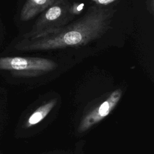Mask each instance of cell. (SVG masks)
I'll list each match as a JSON object with an SVG mask.
<instances>
[{"mask_svg": "<svg viewBox=\"0 0 154 154\" xmlns=\"http://www.w3.org/2000/svg\"><path fill=\"white\" fill-rule=\"evenodd\" d=\"M115 12L112 7L91 5L82 17L58 31L38 38H23L15 48L21 51H46L85 45L110 29Z\"/></svg>", "mask_w": 154, "mask_h": 154, "instance_id": "6da1fadb", "label": "cell"}, {"mask_svg": "<svg viewBox=\"0 0 154 154\" xmlns=\"http://www.w3.org/2000/svg\"><path fill=\"white\" fill-rule=\"evenodd\" d=\"M70 6L69 0H57L40 14L31 29L23 38L31 39L49 35L71 23L75 16L70 12Z\"/></svg>", "mask_w": 154, "mask_h": 154, "instance_id": "7a4b0ae2", "label": "cell"}, {"mask_svg": "<svg viewBox=\"0 0 154 154\" xmlns=\"http://www.w3.org/2000/svg\"><path fill=\"white\" fill-rule=\"evenodd\" d=\"M57 63L52 60L40 57H1L0 70H10L22 75L35 76L55 69Z\"/></svg>", "mask_w": 154, "mask_h": 154, "instance_id": "3957f363", "label": "cell"}, {"mask_svg": "<svg viewBox=\"0 0 154 154\" xmlns=\"http://www.w3.org/2000/svg\"><path fill=\"white\" fill-rule=\"evenodd\" d=\"M122 91L120 89L114 91L98 108L93 111L85 118L81 125V129L84 130L106 116L117 103L122 96Z\"/></svg>", "mask_w": 154, "mask_h": 154, "instance_id": "277c9868", "label": "cell"}, {"mask_svg": "<svg viewBox=\"0 0 154 154\" xmlns=\"http://www.w3.org/2000/svg\"><path fill=\"white\" fill-rule=\"evenodd\" d=\"M57 0H26L22 7L20 14V19L26 22L40 14L46 9L51 6Z\"/></svg>", "mask_w": 154, "mask_h": 154, "instance_id": "5b68a950", "label": "cell"}, {"mask_svg": "<svg viewBox=\"0 0 154 154\" xmlns=\"http://www.w3.org/2000/svg\"><path fill=\"white\" fill-rule=\"evenodd\" d=\"M55 103L56 101L52 100L38 108L28 119L26 126H30L40 122L54 107Z\"/></svg>", "mask_w": 154, "mask_h": 154, "instance_id": "8992f818", "label": "cell"}, {"mask_svg": "<svg viewBox=\"0 0 154 154\" xmlns=\"http://www.w3.org/2000/svg\"><path fill=\"white\" fill-rule=\"evenodd\" d=\"M84 8V4L83 3L80 2H73L71 4L70 6V12L74 16L79 15L82 12L83 9Z\"/></svg>", "mask_w": 154, "mask_h": 154, "instance_id": "52a82bcc", "label": "cell"}, {"mask_svg": "<svg viewBox=\"0 0 154 154\" xmlns=\"http://www.w3.org/2000/svg\"><path fill=\"white\" fill-rule=\"evenodd\" d=\"M116 1L117 0H91L96 5L100 7H106Z\"/></svg>", "mask_w": 154, "mask_h": 154, "instance_id": "ba28073f", "label": "cell"}, {"mask_svg": "<svg viewBox=\"0 0 154 154\" xmlns=\"http://www.w3.org/2000/svg\"><path fill=\"white\" fill-rule=\"evenodd\" d=\"M153 2L154 0H147V7L152 15H153Z\"/></svg>", "mask_w": 154, "mask_h": 154, "instance_id": "9c48e42d", "label": "cell"}]
</instances>
